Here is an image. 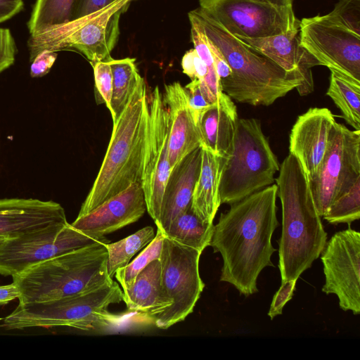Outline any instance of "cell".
Returning a JSON list of instances; mask_svg holds the SVG:
<instances>
[{"label":"cell","mask_w":360,"mask_h":360,"mask_svg":"<svg viewBox=\"0 0 360 360\" xmlns=\"http://www.w3.org/2000/svg\"><path fill=\"white\" fill-rule=\"evenodd\" d=\"M1 320H3V319H2V318H0V321H1Z\"/></svg>","instance_id":"f6af8a7d"},{"label":"cell","mask_w":360,"mask_h":360,"mask_svg":"<svg viewBox=\"0 0 360 360\" xmlns=\"http://www.w3.org/2000/svg\"><path fill=\"white\" fill-rule=\"evenodd\" d=\"M301 45L321 65L360 86V36L328 20L324 15L300 20Z\"/></svg>","instance_id":"4fadbf2b"},{"label":"cell","mask_w":360,"mask_h":360,"mask_svg":"<svg viewBox=\"0 0 360 360\" xmlns=\"http://www.w3.org/2000/svg\"><path fill=\"white\" fill-rule=\"evenodd\" d=\"M335 122L326 108H311L300 115L289 136V152L300 162L307 178L316 172L326 150Z\"/></svg>","instance_id":"e0dca14e"},{"label":"cell","mask_w":360,"mask_h":360,"mask_svg":"<svg viewBox=\"0 0 360 360\" xmlns=\"http://www.w3.org/2000/svg\"><path fill=\"white\" fill-rule=\"evenodd\" d=\"M184 89L191 112L199 129L203 115L214 103H210L204 96L200 88V80L192 79L184 86Z\"/></svg>","instance_id":"836d02e7"},{"label":"cell","mask_w":360,"mask_h":360,"mask_svg":"<svg viewBox=\"0 0 360 360\" xmlns=\"http://www.w3.org/2000/svg\"><path fill=\"white\" fill-rule=\"evenodd\" d=\"M262 3H268L278 6H292L293 0H251Z\"/></svg>","instance_id":"7bdbcfd3"},{"label":"cell","mask_w":360,"mask_h":360,"mask_svg":"<svg viewBox=\"0 0 360 360\" xmlns=\"http://www.w3.org/2000/svg\"><path fill=\"white\" fill-rule=\"evenodd\" d=\"M332 224L346 223L349 225L360 218V178L344 194L329 206L323 216Z\"/></svg>","instance_id":"f546056e"},{"label":"cell","mask_w":360,"mask_h":360,"mask_svg":"<svg viewBox=\"0 0 360 360\" xmlns=\"http://www.w3.org/2000/svg\"><path fill=\"white\" fill-rule=\"evenodd\" d=\"M60 223H68L65 210L53 200L0 199V237L15 238Z\"/></svg>","instance_id":"d6986e66"},{"label":"cell","mask_w":360,"mask_h":360,"mask_svg":"<svg viewBox=\"0 0 360 360\" xmlns=\"http://www.w3.org/2000/svg\"><path fill=\"white\" fill-rule=\"evenodd\" d=\"M238 119L236 106L229 96L214 103L200 123V147L216 155L229 158L233 150Z\"/></svg>","instance_id":"7402d4cb"},{"label":"cell","mask_w":360,"mask_h":360,"mask_svg":"<svg viewBox=\"0 0 360 360\" xmlns=\"http://www.w3.org/2000/svg\"><path fill=\"white\" fill-rule=\"evenodd\" d=\"M123 301L118 283H106L63 298L19 304L3 321L7 330L68 326L83 330H101L114 326L121 317L108 307Z\"/></svg>","instance_id":"8992f818"},{"label":"cell","mask_w":360,"mask_h":360,"mask_svg":"<svg viewBox=\"0 0 360 360\" xmlns=\"http://www.w3.org/2000/svg\"><path fill=\"white\" fill-rule=\"evenodd\" d=\"M108 63L112 74V93L109 110L114 123L124 111L143 77L139 72L135 58H111Z\"/></svg>","instance_id":"484cf974"},{"label":"cell","mask_w":360,"mask_h":360,"mask_svg":"<svg viewBox=\"0 0 360 360\" xmlns=\"http://www.w3.org/2000/svg\"><path fill=\"white\" fill-rule=\"evenodd\" d=\"M235 37L285 71L298 74L302 79V85L297 90L300 96H307L314 91L311 68L321 65L301 45L300 27L258 39Z\"/></svg>","instance_id":"ac0fdd59"},{"label":"cell","mask_w":360,"mask_h":360,"mask_svg":"<svg viewBox=\"0 0 360 360\" xmlns=\"http://www.w3.org/2000/svg\"><path fill=\"white\" fill-rule=\"evenodd\" d=\"M155 236L154 229L148 226L115 243H105L110 277L112 278L117 269L127 265L132 257L148 245Z\"/></svg>","instance_id":"4316f807"},{"label":"cell","mask_w":360,"mask_h":360,"mask_svg":"<svg viewBox=\"0 0 360 360\" xmlns=\"http://www.w3.org/2000/svg\"><path fill=\"white\" fill-rule=\"evenodd\" d=\"M213 231V223L200 219L191 205L173 220L164 236L202 252L210 245Z\"/></svg>","instance_id":"d4e9b609"},{"label":"cell","mask_w":360,"mask_h":360,"mask_svg":"<svg viewBox=\"0 0 360 360\" xmlns=\"http://www.w3.org/2000/svg\"><path fill=\"white\" fill-rule=\"evenodd\" d=\"M280 169L276 155L255 118L238 119L233 150L219 184L221 203L232 204L274 183Z\"/></svg>","instance_id":"52a82bcc"},{"label":"cell","mask_w":360,"mask_h":360,"mask_svg":"<svg viewBox=\"0 0 360 360\" xmlns=\"http://www.w3.org/2000/svg\"><path fill=\"white\" fill-rule=\"evenodd\" d=\"M326 94L340 109L347 123L360 131V86L331 72Z\"/></svg>","instance_id":"83f0119b"},{"label":"cell","mask_w":360,"mask_h":360,"mask_svg":"<svg viewBox=\"0 0 360 360\" xmlns=\"http://www.w3.org/2000/svg\"><path fill=\"white\" fill-rule=\"evenodd\" d=\"M277 185L273 184L231 204L214 225L210 241L223 259L220 281L245 297L258 292L257 281L266 266H274L272 244L277 219Z\"/></svg>","instance_id":"6da1fadb"},{"label":"cell","mask_w":360,"mask_h":360,"mask_svg":"<svg viewBox=\"0 0 360 360\" xmlns=\"http://www.w3.org/2000/svg\"><path fill=\"white\" fill-rule=\"evenodd\" d=\"M207 44L210 49L214 68L220 81L231 75V70L219 48L207 37Z\"/></svg>","instance_id":"ab89813d"},{"label":"cell","mask_w":360,"mask_h":360,"mask_svg":"<svg viewBox=\"0 0 360 360\" xmlns=\"http://www.w3.org/2000/svg\"><path fill=\"white\" fill-rule=\"evenodd\" d=\"M188 17L200 24L226 60L231 75L220 83L223 92L231 98L254 106H269L302 85L298 74L285 71L243 43L200 8L189 12Z\"/></svg>","instance_id":"3957f363"},{"label":"cell","mask_w":360,"mask_h":360,"mask_svg":"<svg viewBox=\"0 0 360 360\" xmlns=\"http://www.w3.org/2000/svg\"><path fill=\"white\" fill-rule=\"evenodd\" d=\"M296 282V280H288L281 282V287L273 297L268 311V316L271 319L282 314L283 307L293 296Z\"/></svg>","instance_id":"d590c367"},{"label":"cell","mask_w":360,"mask_h":360,"mask_svg":"<svg viewBox=\"0 0 360 360\" xmlns=\"http://www.w3.org/2000/svg\"><path fill=\"white\" fill-rule=\"evenodd\" d=\"M147 211L141 184H133L70 224L80 232L95 238L137 221Z\"/></svg>","instance_id":"2e32d148"},{"label":"cell","mask_w":360,"mask_h":360,"mask_svg":"<svg viewBox=\"0 0 360 360\" xmlns=\"http://www.w3.org/2000/svg\"><path fill=\"white\" fill-rule=\"evenodd\" d=\"M16 51L10 30L0 28V73L13 64Z\"/></svg>","instance_id":"8d00e7d4"},{"label":"cell","mask_w":360,"mask_h":360,"mask_svg":"<svg viewBox=\"0 0 360 360\" xmlns=\"http://www.w3.org/2000/svg\"><path fill=\"white\" fill-rule=\"evenodd\" d=\"M324 16L360 36V0H338L332 11Z\"/></svg>","instance_id":"1f68e13d"},{"label":"cell","mask_w":360,"mask_h":360,"mask_svg":"<svg viewBox=\"0 0 360 360\" xmlns=\"http://www.w3.org/2000/svg\"><path fill=\"white\" fill-rule=\"evenodd\" d=\"M162 98L167 110L168 150L172 169L186 155L200 147L201 137L191 112L184 87L178 82L165 85Z\"/></svg>","instance_id":"ffe728a7"},{"label":"cell","mask_w":360,"mask_h":360,"mask_svg":"<svg viewBox=\"0 0 360 360\" xmlns=\"http://www.w3.org/2000/svg\"><path fill=\"white\" fill-rule=\"evenodd\" d=\"M115 1V0H77L72 20L82 18L103 9Z\"/></svg>","instance_id":"f35d334b"},{"label":"cell","mask_w":360,"mask_h":360,"mask_svg":"<svg viewBox=\"0 0 360 360\" xmlns=\"http://www.w3.org/2000/svg\"><path fill=\"white\" fill-rule=\"evenodd\" d=\"M234 36L258 39L300 27L292 6L251 0H200V7Z\"/></svg>","instance_id":"7c38bea8"},{"label":"cell","mask_w":360,"mask_h":360,"mask_svg":"<svg viewBox=\"0 0 360 360\" xmlns=\"http://www.w3.org/2000/svg\"><path fill=\"white\" fill-rule=\"evenodd\" d=\"M20 291L15 282L0 285V306L7 304L9 302L18 299Z\"/></svg>","instance_id":"b9f144b4"},{"label":"cell","mask_w":360,"mask_h":360,"mask_svg":"<svg viewBox=\"0 0 360 360\" xmlns=\"http://www.w3.org/2000/svg\"><path fill=\"white\" fill-rule=\"evenodd\" d=\"M109 242L105 237H90L68 222L50 225L1 242L0 274L13 276L54 257L86 246Z\"/></svg>","instance_id":"8fae6325"},{"label":"cell","mask_w":360,"mask_h":360,"mask_svg":"<svg viewBox=\"0 0 360 360\" xmlns=\"http://www.w3.org/2000/svg\"><path fill=\"white\" fill-rule=\"evenodd\" d=\"M23 6V0H0V23L20 12Z\"/></svg>","instance_id":"60d3db41"},{"label":"cell","mask_w":360,"mask_h":360,"mask_svg":"<svg viewBox=\"0 0 360 360\" xmlns=\"http://www.w3.org/2000/svg\"><path fill=\"white\" fill-rule=\"evenodd\" d=\"M57 58V52L44 50L32 60L30 66L32 77H41L46 75L52 68Z\"/></svg>","instance_id":"74e56055"},{"label":"cell","mask_w":360,"mask_h":360,"mask_svg":"<svg viewBox=\"0 0 360 360\" xmlns=\"http://www.w3.org/2000/svg\"><path fill=\"white\" fill-rule=\"evenodd\" d=\"M122 290L123 301L128 310L145 314L150 319L170 305L162 290L159 259L150 262L132 285Z\"/></svg>","instance_id":"cb8c5ba5"},{"label":"cell","mask_w":360,"mask_h":360,"mask_svg":"<svg viewBox=\"0 0 360 360\" xmlns=\"http://www.w3.org/2000/svg\"><path fill=\"white\" fill-rule=\"evenodd\" d=\"M278 172L275 179L282 206L278 268L281 282L297 281L321 255L327 243V233L298 160L289 154Z\"/></svg>","instance_id":"7a4b0ae2"},{"label":"cell","mask_w":360,"mask_h":360,"mask_svg":"<svg viewBox=\"0 0 360 360\" xmlns=\"http://www.w3.org/2000/svg\"><path fill=\"white\" fill-rule=\"evenodd\" d=\"M325 283L322 291L335 294L343 311L360 313V233L350 227L336 232L321 253Z\"/></svg>","instance_id":"9a60e30c"},{"label":"cell","mask_w":360,"mask_h":360,"mask_svg":"<svg viewBox=\"0 0 360 360\" xmlns=\"http://www.w3.org/2000/svg\"><path fill=\"white\" fill-rule=\"evenodd\" d=\"M201 253L165 236L159 257L161 286L170 305L151 318L156 327L167 329L193 312L205 287L199 273Z\"/></svg>","instance_id":"9c48e42d"},{"label":"cell","mask_w":360,"mask_h":360,"mask_svg":"<svg viewBox=\"0 0 360 360\" xmlns=\"http://www.w3.org/2000/svg\"><path fill=\"white\" fill-rule=\"evenodd\" d=\"M360 178V131L335 122L322 161L307 179L319 214L323 217L331 203Z\"/></svg>","instance_id":"30bf717a"},{"label":"cell","mask_w":360,"mask_h":360,"mask_svg":"<svg viewBox=\"0 0 360 360\" xmlns=\"http://www.w3.org/2000/svg\"><path fill=\"white\" fill-rule=\"evenodd\" d=\"M104 243L75 250L32 265L12 276L19 304L72 296L109 280Z\"/></svg>","instance_id":"5b68a950"},{"label":"cell","mask_w":360,"mask_h":360,"mask_svg":"<svg viewBox=\"0 0 360 360\" xmlns=\"http://www.w3.org/2000/svg\"><path fill=\"white\" fill-rule=\"evenodd\" d=\"M226 158L202 148L201 167L191 199L193 212L202 221L213 223L220 206V178Z\"/></svg>","instance_id":"603a6c76"},{"label":"cell","mask_w":360,"mask_h":360,"mask_svg":"<svg viewBox=\"0 0 360 360\" xmlns=\"http://www.w3.org/2000/svg\"><path fill=\"white\" fill-rule=\"evenodd\" d=\"M134 0H115L89 15L53 25L30 34V60L44 50L75 49L90 62L108 61L120 34V19Z\"/></svg>","instance_id":"ba28073f"},{"label":"cell","mask_w":360,"mask_h":360,"mask_svg":"<svg viewBox=\"0 0 360 360\" xmlns=\"http://www.w3.org/2000/svg\"><path fill=\"white\" fill-rule=\"evenodd\" d=\"M183 72L191 80L197 79L202 81L206 77L208 69L205 62L199 57L194 49L187 51L181 59Z\"/></svg>","instance_id":"e575fe53"},{"label":"cell","mask_w":360,"mask_h":360,"mask_svg":"<svg viewBox=\"0 0 360 360\" xmlns=\"http://www.w3.org/2000/svg\"><path fill=\"white\" fill-rule=\"evenodd\" d=\"M77 0H36L27 27L30 34L72 20Z\"/></svg>","instance_id":"f1b7e54d"},{"label":"cell","mask_w":360,"mask_h":360,"mask_svg":"<svg viewBox=\"0 0 360 360\" xmlns=\"http://www.w3.org/2000/svg\"><path fill=\"white\" fill-rule=\"evenodd\" d=\"M201 160L202 148L199 147L171 170L162 197L159 219L155 224L163 235L173 220L191 207Z\"/></svg>","instance_id":"44dd1931"},{"label":"cell","mask_w":360,"mask_h":360,"mask_svg":"<svg viewBox=\"0 0 360 360\" xmlns=\"http://www.w3.org/2000/svg\"><path fill=\"white\" fill-rule=\"evenodd\" d=\"M148 123L141 186L147 212L156 224L165 188L171 172L168 150L167 110L157 86L148 95Z\"/></svg>","instance_id":"5bb4252c"},{"label":"cell","mask_w":360,"mask_h":360,"mask_svg":"<svg viewBox=\"0 0 360 360\" xmlns=\"http://www.w3.org/2000/svg\"><path fill=\"white\" fill-rule=\"evenodd\" d=\"M95 80V96L98 104L105 103L108 109L112 93V74L108 61L91 63Z\"/></svg>","instance_id":"d6a6232c"},{"label":"cell","mask_w":360,"mask_h":360,"mask_svg":"<svg viewBox=\"0 0 360 360\" xmlns=\"http://www.w3.org/2000/svg\"><path fill=\"white\" fill-rule=\"evenodd\" d=\"M148 123V94L142 78L113 123L101 167L78 216L88 213L131 184H141Z\"/></svg>","instance_id":"277c9868"},{"label":"cell","mask_w":360,"mask_h":360,"mask_svg":"<svg viewBox=\"0 0 360 360\" xmlns=\"http://www.w3.org/2000/svg\"><path fill=\"white\" fill-rule=\"evenodd\" d=\"M7 238H2V237H0V243L4 241V240H6Z\"/></svg>","instance_id":"ee69618b"},{"label":"cell","mask_w":360,"mask_h":360,"mask_svg":"<svg viewBox=\"0 0 360 360\" xmlns=\"http://www.w3.org/2000/svg\"><path fill=\"white\" fill-rule=\"evenodd\" d=\"M164 238L162 231L158 229L155 238L143 250L131 263L117 270L115 276L122 289L130 287L138 274L150 262L159 259Z\"/></svg>","instance_id":"4dcf8cb0"}]
</instances>
